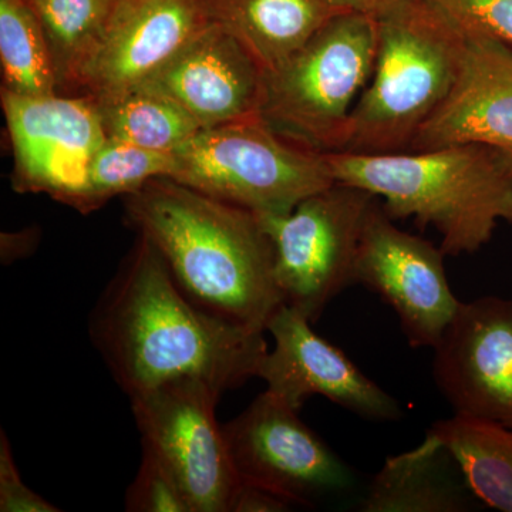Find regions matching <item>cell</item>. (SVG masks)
<instances>
[{"label":"cell","mask_w":512,"mask_h":512,"mask_svg":"<svg viewBox=\"0 0 512 512\" xmlns=\"http://www.w3.org/2000/svg\"><path fill=\"white\" fill-rule=\"evenodd\" d=\"M264 336L195 305L140 234L90 318V338L128 399L181 377L222 392L241 386L258 375Z\"/></svg>","instance_id":"1"},{"label":"cell","mask_w":512,"mask_h":512,"mask_svg":"<svg viewBox=\"0 0 512 512\" xmlns=\"http://www.w3.org/2000/svg\"><path fill=\"white\" fill-rule=\"evenodd\" d=\"M127 220L160 252L195 305L244 328L266 332L285 305L275 249L258 215L170 177L124 197Z\"/></svg>","instance_id":"2"},{"label":"cell","mask_w":512,"mask_h":512,"mask_svg":"<svg viewBox=\"0 0 512 512\" xmlns=\"http://www.w3.org/2000/svg\"><path fill=\"white\" fill-rule=\"evenodd\" d=\"M336 183L383 198L392 220L414 218L441 235L444 255L473 254L498 222L512 224V151L456 144L426 151L325 154Z\"/></svg>","instance_id":"3"},{"label":"cell","mask_w":512,"mask_h":512,"mask_svg":"<svg viewBox=\"0 0 512 512\" xmlns=\"http://www.w3.org/2000/svg\"><path fill=\"white\" fill-rule=\"evenodd\" d=\"M372 76L357 100L353 153L407 151L456 80L464 32L429 0H400L376 16Z\"/></svg>","instance_id":"4"},{"label":"cell","mask_w":512,"mask_h":512,"mask_svg":"<svg viewBox=\"0 0 512 512\" xmlns=\"http://www.w3.org/2000/svg\"><path fill=\"white\" fill-rule=\"evenodd\" d=\"M376 18L340 12L262 76L258 117L279 136L316 153L348 146L357 100L372 76Z\"/></svg>","instance_id":"5"},{"label":"cell","mask_w":512,"mask_h":512,"mask_svg":"<svg viewBox=\"0 0 512 512\" xmlns=\"http://www.w3.org/2000/svg\"><path fill=\"white\" fill-rule=\"evenodd\" d=\"M174 154L173 180L256 215L288 214L336 183L325 154L286 140L259 117L204 128Z\"/></svg>","instance_id":"6"},{"label":"cell","mask_w":512,"mask_h":512,"mask_svg":"<svg viewBox=\"0 0 512 512\" xmlns=\"http://www.w3.org/2000/svg\"><path fill=\"white\" fill-rule=\"evenodd\" d=\"M375 195L335 183L288 214L258 215L275 249V276L285 305L312 323L355 284V262Z\"/></svg>","instance_id":"7"},{"label":"cell","mask_w":512,"mask_h":512,"mask_svg":"<svg viewBox=\"0 0 512 512\" xmlns=\"http://www.w3.org/2000/svg\"><path fill=\"white\" fill-rule=\"evenodd\" d=\"M222 393L207 380L181 377L130 397L141 446L170 470L192 512H231L241 485L215 417Z\"/></svg>","instance_id":"8"},{"label":"cell","mask_w":512,"mask_h":512,"mask_svg":"<svg viewBox=\"0 0 512 512\" xmlns=\"http://www.w3.org/2000/svg\"><path fill=\"white\" fill-rule=\"evenodd\" d=\"M284 400L265 390L224 424L241 483L265 488L292 507H316L349 494L355 473Z\"/></svg>","instance_id":"9"},{"label":"cell","mask_w":512,"mask_h":512,"mask_svg":"<svg viewBox=\"0 0 512 512\" xmlns=\"http://www.w3.org/2000/svg\"><path fill=\"white\" fill-rule=\"evenodd\" d=\"M15 170L13 187L45 192L79 211L90 161L106 141L89 94L18 96L2 90Z\"/></svg>","instance_id":"10"},{"label":"cell","mask_w":512,"mask_h":512,"mask_svg":"<svg viewBox=\"0 0 512 512\" xmlns=\"http://www.w3.org/2000/svg\"><path fill=\"white\" fill-rule=\"evenodd\" d=\"M373 202L355 262V284L379 293L399 315L412 348H436L460 309L444 271V252L394 225Z\"/></svg>","instance_id":"11"},{"label":"cell","mask_w":512,"mask_h":512,"mask_svg":"<svg viewBox=\"0 0 512 512\" xmlns=\"http://www.w3.org/2000/svg\"><path fill=\"white\" fill-rule=\"evenodd\" d=\"M434 350V380L454 414L512 429V301L461 302Z\"/></svg>","instance_id":"12"},{"label":"cell","mask_w":512,"mask_h":512,"mask_svg":"<svg viewBox=\"0 0 512 512\" xmlns=\"http://www.w3.org/2000/svg\"><path fill=\"white\" fill-rule=\"evenodd\" d=\"M301 312L282 305L266 332L274 338L258 369L266 390L295 410L312 396H323L359 417L376 421L402 416L399 403L363 375L349 357L313 332Z\"/></svg>","instance_id":"13"},{"label":"cell","mask_w":512,"mask_h":512,"mask_svg":"<svg viewBox=\"0 0 512 512\" xmlns=\"http://www.w3.org/2000/svg\"><path fill=\"white\" fill-rule=\"evenodd\" d=\"M262 76L264 70L254 56L208 20L143 84L177 101L204 130L258 117Z\"/></svg>","instance_id":"14"},{"label":"cell","mask_w":512,"mask_h":512,"mask_svg":"<svg viewBox=\"0 0 512 512\" xmlns=\"http://www.w3.org/2000/svg\"><path fill=\"white\" fill-rule=\"evenodd\" d=\"M207 23L200 0H119L83 94L101 100L136 89Z\"/></svg>","instance_id":"15"},{"label":"cell","mask_w":512,"mask_h":512,"mask_svg":"<svg viewBox=\"0 0 512 512\" xmlns=\"http://www.w3.org/2000/svg\"><path fill=\"white\" fill-rule=\"evenodd\" d=\"M463 32L453 87L413 138L410 151L473 143L512 151V49L483 33Z\"/></svg>","instance_id":"16"},{"label":"cell","mask_w":512,"mask_h":512,"mask_svg":"<svg viewBox=\"0 0 512 512\" xmlns=\"http://www.w3.org/2000/svg\"><path fill=\"white\" fill-rule=\"evenodd\" d=\"M481 503L450 448L427 430L413 450L387 458L360 504L363 512H466Z\"/></svg>","instance_id":"17"},{"label":"cell","mask_w":512,"mask_h":512,"mask_svg":"<svg viewBox=\"0 0 512 512\" xmlns=\"http://www.w3.org/2000/svg\"><path fill=\"white\" fill-rule=\"evenodd\" d=\"M210 22L227 30L261 69H274L338 13L326 0H200Z\"/></svg>","instance_id":"18"},{"label":"cell","mask_w":512,"mask_h":512,"mask_svg":"<svg viewBox=\"0 0 512 512\" xmlns=\"http://www.w3.org/2000/svg\"><path fill=\"white\" fill-rule=\"evenodd\" d=\"M119 0H28L55 63L60 94H83Z\"/></svg>","instance_id":"19"},{"label":"cell","mask_w":512,"mask_h":512,"mask_svg":"<svg viewBox=\"0 0 512 512\" xmlns=\"http://www.w3.org/2000/svg\"><path fill=\"white\" fill-rule=\"evenodd\" d=\"M429 431L456 456L481 503L512 512V429L454 414Z\"/></svg>","instance_id":"20"},{"label":"cell","mask_w":512,"mask_h":512,"mask_svg":"<svg viewBox=\"0 0 512 512\" xmlns=\"http://www.w3.org/2000/svg\"><path fill=\"white\" fill-rule=\"evenodd\" d=\"M93 100L106 137L114 140L174 153L201 130L177 101L144 84L120 96Z\"/></svg>","instance_id":"21"},{"label":"cell","mask_w":512,"mask_h":512,"mask_svg":"<svg viewBox=\"0 0 512 512\" xmlns=\"http://www.w3.org/2000/svg\"><path fill=\"white\" fill-rule=\"evenodd\" d=\"M0 66L5 92L60 94L49 43L28 0H0Z\"/></svg>","instance_id":"22"},{"label":"cell","mask_w":512,"mask_h":512,"mask_svg":"<svg viewBox=\"0 0 512 512\" xmlns=\"http://www.w3.org/2000/svg\"><path fill=\"white\" fill-rule=\"evenodd\" d=\"M175 165L174 153L106 138L87 168L79 211L87 214L99 210L111 198L133 194L154 178H171Z\"/></svg>","instance_id":"23"},{"label":"cell","mask_w":512,"mask_h":512,"mask_svg":"<svg viewBox=\"0 0 512 512\" xmlns=\"http://www.w3.org/2000/svg\"><path fill=\"white\" fill-rule=\"evenodd\" d=\"M126 511L192 512L183 488L147 448H143L140 467L128 487Z\"/></svg>","instance_id":"24"},{"label":"cell","mask_w":512,"mask_h":512,"mask_svg":"<svg viewBox=\"0 0 512 512\" xmlns=\"http://www.w3.org/2000/svg\"><path fill=\"white\" fill-rule=\"evenodd\" d=\"M458 28L483 33L512 49V0H429Z\"/></svg>","instance_id":"25"},{"label":"cell","mask_w":512,"mask_h":512,"mask_svg":"<svg viewBox=\"0 0 512 512\" xmlns=\"http://www.w3.org/2000/svg\"><path fill=\"white\" fill-rule=\"evenodd\" d=\"M0 511L59 512L55 504L35 493L20 477L8 434L0 430Z\"/></svg>","instance_id":"26"},{"label":"cell","mask_w":512,"mask_h":512,"mask_svg":"<svg viewBox=\"0 0 512 512\" xmlns=\"http://www.w3.org/2000/svg\"><path fill=\"white\" fill-rule=\"evenodd\" d=\"M291 508L292 505L279 495L256 485L241 483L232 501L231 512H284Z\"/></svg>","instance_id":"27"},{"label":"cell","mask_w":512,"mask_h":512,"mask_svg":"<svg viewBox=\"0 0 512 512\" xmlns=\"http://www.w3.org/2000/svg\"><path fill=\"white\" fill-rule=\"evenodd\" d=\"M40 241V231L37 228L23 229L19 232H3L0 239V256L2 264L9 265L18 259L32 255Z\"/></svg>","instance_id":"28"},{"label":"cell","mask_w":512,"mask_h":512,"mask_svg":"<svg viewBox=\"0 0 512 512\" xmlns=\"http://www.w3.org/2000/svg\"><path fill=\"white\" fill-rule=\"evenodd\" d=\"M333 8L343 10V12H357L363 15L376 18L383 10L390 8L394 3L400 0H326Z\"/></svg>","instance_id":"29"}]
</instances>
